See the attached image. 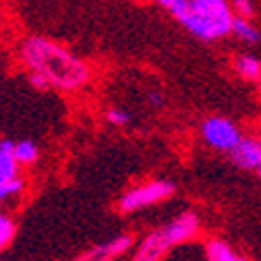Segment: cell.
Returning a JSON list of instances; mask_svg holds the SVG:
<instances>
[{
    "label": "cell",
    "instance_id": "6da1fadb",
    "mask_svg": "<svg viewBox=\"0 0 261 261\" xmlns=\"http://www.w3.org/2000/svg\"><path fill=\"white\" fill-rule=\"evenodd\" d=\"M19 58L38 89L79 91L91 81V67L73 50L44 36H29L19 46Z\"/></svg>",
    "mask_w": 261,
    "mask_h": 261
},
{
    "label": "cell",
    "instance_id": "7a4b0ae2",
    "mask_svg": "<svg viewBox=\"0 0 261 261\" xmlns=\"http://www.w3.org/2000/svg\"><path fill=\"white\" fill-rule=\"evenodd\" d=\"M168 11L187 34L201 42L232 36L237 15L230 0H174Z\"/></svg>",
    "mask_w": 261,
    "mask_h": 261
},
{
    "label": "cell",
    "instance_id": "3957f363",
    "mask_svg": "<svg viewBox=\"0 0 261 261\" xmlns=\"http://www.w3.org/2000/svg\"><path fill=\"white\" fill-rule=\"evenodd\" d=\"M172 193H174V185L170 180H151V182H145V185H139L135 189L126 191L118 201V210L122 214L139 212L147 205L168 199Z\"/></svg>",
    "mask_w": 261,
    "mask_h": 261
},
{
    "label": "cell",
    "instance_id": "277c9868",
    "mask_svg": "<svg viewBox=\"0 0 261 261\" xmlns=\"http://www.w3.org/2000/svg\"><path fill=\"white\" fill-rule=\"evenodd\" d=\"M201 137L210 147H214L218 151H226V153L243 139L241 128L232 120H228L224 116L205 118L201 124Z\"/></svg>",
    "mask_w": 261,
    "mask_h": 261
},
{
    "label": "cell",
    "instance_id": "5b68a950",
    "mask_svg": "<svg viewBox=\"0 0 261 261\" xmlns=\"http://www.w3.org/2000/svg\"><path fill=\"white\" fill-rule=\"evenodd\" d=\"M172 247H174V243H172L170 234L166 232V228H162V230L151 232L141 241L139 249L135 251L133 261H160Z\"/></svg>",
    "mask_w": 261,
    "mask_h": 261
},
{
    "label": "cell",
    "instance_id": "8992f818",
    "mask_svg": "<svg viewBox=\"0 0 261 261\" xmlns=\"http://www.w3.org/2000/svg\"><path fill=\"white\" fill-rule=\"evenodd\" d=\"M228 155L234 162V166H239L243 170H257V166L261 164V139L243 137L228 151Z\"/></svg>",
    "mask_w": 261,
    "mask_h": 261
},
{
    "label": "cell",
    "instance_id": "52a82bcc",
    "mask_svg": "<svg viewBox=\"0 0 261 261\" xmlns=\"http://www.w3.org/2000/svg\"><path fill=\"white\" fill-rule=\"evenodd\" d=\"M130 245H133V239L126 237V234H120V237H114L112 241H108L104 245H97L95 249L87 251L77 261H112L118 255H122L124 251H128Z\"/></svg>",
    "mask_w": 261,
    "mask_h": 261
},
{
    "label": "cell",
    "instance_id": "ba28073f",
    "mask_svg": "<svg viewBox=\"0 0 261 261\" xmlns=\"http://www.w3.org/2000/svg\"><path fill=\"white\" fill-rule=\"evenodd\" d=\"M15 141H0V185L19 178V162L15 158Z\"/></svg>",
    "mask_w": 261,
    "mask_h": 261
},
{
    "label": "cell",
    "instance_id": "9c48e42d",
    "mask_svg": "<svg viewBox=\"0 0 261 261\" xmlns=\"http://www.w3.org/2000/svg\"><path fill=\"white\" fill-rule=\"evenodd\" d=\"M232 67L237 71V75L243 79V81H249V83H257L261 81V60L255 56V54H239L232 62Z\"/></svg>",
    "mask_w": 261,
    "mask_h": 261
},
{
    "label": "cell",
    "instance_id": "30bf717a",
    "mask_svg": "<svg viewBox=\"0 0 261 261\" xmlns=\"http://www.w3.org/2000/svg\"><path fill=\"white\" fill-rule=\"evenodd\" d=\"M232 36L245 46H259L261 44V27L253 19L237 17L232 25Z\"/></svg>",
    "mask_w": 261,
    "mask_h": 261
},
{
    "label": "cell",
    "instance_id": "8fae6325",
    "mask_svg": "<svg viewBox=\"0 0 261 261\" xmlns=\"http://www.w3.org/2000/svg\"><path fill=\"white\" fill-rule=\"evenodd\" d=\"M205 251H207V261H249V259L241 257L239 253H234V251L230 249V245H226V243L220 241V239L207 241Z\"/></svg>",
    "mask_w": 261,
    "mask_h": 261
},
{
    "label": "cell",
    "instance_id": "7c38bea8",
    "mask_svg": "<svg viewBox=\"0 0 261 261\" xmlns=\"http://www.w3.org/2000/svg\"><path fill=\"white\" fill-rule=\"evenodd\" d=\"M15 158L21 166H31L40 160V147L34 141H15Z\"/></svg>",
    "mask_w": 261,
    "mask_h": 261
},
{
    "label": "cell",
    "instance_id": "4fadbf2b",
    "mask_svg": "<svg viewBox=\"0 0 261 261\" xmlns=\"http://www.w3.org/2000/svg\"><path fill=\"white\" fill-rule=\"evenodd\" d=\"M232 5V11L237 17H243V19H257L259 13H261V5L259 0H230Z\"/></svg>",
    "mask_w": 261,
    "mask_h": 261
},
{
    "label": "cell",
    "instance_id": "5bb4252c",
    "mask_svg": "<svg viewBox=\"0 0 261 261\" xmlns=\"http://www.w3.org/2000/svg\"><path fill=\"white\" fill-rule=\"evenodd\" d=\"M23 189H25V180L19 176V178H15L13 182H7V185H0V207H3L9 199H15V197H19V195L23 193Z\"/></svg>",
    "mask_w": 261,
    "mask_h": 261
},
{
    "label": "cell",
    "instance_id": "9a60e30c",
    "mask_svg": "<svg viewBox=\"0 0 261 261\" xmlns=\"http://www.w3.org/2000/svg\"><path fill=\"white\" fill-rule=\"evenodd\" d=\"M15 237V222L5 216V214H0V251L7 249V245L13 241Z\"/></svg>",
    "mask_w": 261,
    "mask_h": 261
},
{
    "label": "cell",
    "instance_id": "2e32d148",
    "mask_svg": "<svg viewBox=\"0 0 261 261\" xmlns=\"http://www.w3.org/2000/svg\"><path fill=\"white\" fill-rule=\"evenodd\" d=\"M106 120H108L112 126H126V124L130 122V116H128V112L122 110V108H110V110L106 112Z\"/></svg>",
    "mask_w": 261,
    "mask_h": 261
},
{
    "label": "cell",
    "instance_id": "e0dca14e",
    "mask_svg": "<svg viewBox=\"0 0 261 261\" xmlns=\"http://www.w3.org/2000/svg\"><path fill=\"white\" fill-rule=\"evenodd\" d=\"M155 5H160V7H164V9H170V5L174 3V0H153Z\"/></svg>",
    "mask_w": 261,
    "mask_h": 261
},
{
    "label": "cell",
    "instance_id": "ac0fdd59",
    "mask_svg": "<svg viewBox=\"0 0 261 261\" xmlns=\"http://www.w3.org/2000/svg\"><path fill=\"white\" fill-rule=\"evenodd\" d=\"M257 174H259V176H261V164H259V166H257Z\"/></svg>",
    "mask_w": 261,
    "mask_h": 261
},
{
    "label": "cell",
    "instance_id": "d6986e66",
    "mask_svg": "<svg viewBox=\"0 0 261 261\" xmlns=\"http://www.w3.org/2000/svg\"><path fill=\"white\" fill-rule=\"evenodd\" d=\"M259 91H261V81H259Z\"/></svg>",
    "mask_w": 261,
    "mask_h": 261
}]
</instances>
